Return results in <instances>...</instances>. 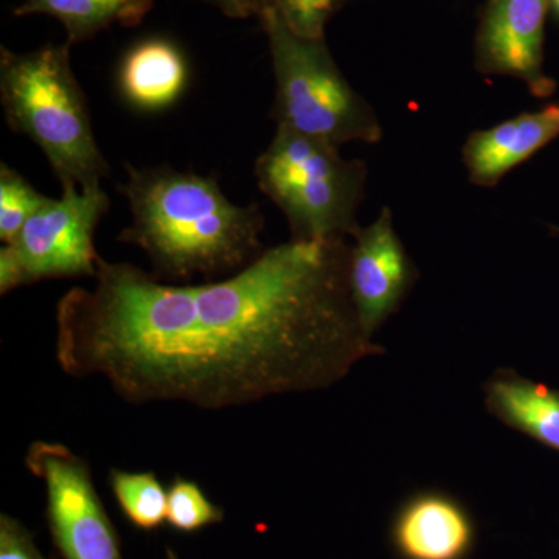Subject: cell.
<instances>
[{
	"label": "cell",
	"instance_id": "1",
	"mask_svg": "<svg viewBox=\"0 0 559 559\" xmlns=\"http://www.w3.org/2000/svg\"><path fill=\"white\" fill-rule=\"evenodd\" d=\"M348 260L345 238L289 240L229 277L175 286L100 257L94 286L58 301V364L131 404L223 411L329 389L382 353L356 314Z\"/></svg>",
	"mask_w": 559,
	"mask_h": 559
},
{
	"label": "cell",
	"instance_id": "2",
	"mask_svg": "<svg viewBox=\"0 0 559 559\" xmlns=\"http://www.w3.org/2000/svg\"><path fill=\"white\" fill-rule=\"evenodd\" d=\"M117 190L132 218L119 240L138 246L164 277L240 271L264 250L260 205L234 204L213 176L127 165Z\"/></svg>",
	"mask_w": 559,
	"mask_h": 559
},
{
	"label": "cell",
	"instance_id": "3",
	"mask_svg": "<svg viewBox=\"0 0 559 559\" xmlns=\"http://www.w3.org/2000/svg\"><path fill=\"white\" fill-rule=\"evenodd\" d=\"M70 47L47 44L25 53L2 47L0 103L11 130L43 151L61 187L86 189L108 178L110 168L95 140Z\"/></svg>",
	"mask_w": 559,
	"mask_h": 559
},
{
	"label": "cell",
	"instance_id": "4",
	"mask_svg": "<svg viewBox=\"0 0 559 559\" xmlns=\"http://www.w3.org/2000/svg\"><path fill=\"white\" fill-rule=\"evenodd\" d=\"M260 190L288 219L290 240L355 238L369 170L340 146L278 127L255 162Z\"/></svg>",
	"mask_w": 559,
	"mask_h": 559
},
{
	"label": "cell",
	"instance_id": "5",
	"mask_svg": "<svg viewBox=\"0 0 559 559\" xmlns=\"http://www.w3.org/2000/svg\"><path fill=\"white\" fill-rule=\"evenodd\" d=\"M274 69V117L278 127L333 145L382 139L380 117L353 90L337 68L325 39L296 35L274 7L259 17Z\"/></svg>",
	"mask_w": 559,
	"mask_h": 559
},
{
	"label": "cell",
	"instance_id": "6",
	"mask_svg": "<svg viewBox=\"0 0 559 559\" xmlns=\"http://www.w3.org/2000/svg\"><path fill=\"white\" fill-rule=\"evenodd\" d=\"M25 465L46 488V520L62 559H124L90 466L55 441H35Z\"/></svg>",
	"mask_w": 559,
	"mask_h": 559
},
{
	"label": "cell",
	"instance_id": "7",
	"mask_svg": "<svg viewBox=\"0 0 559 559\" xmlns=\"http://www.w3.org/2000/svg\"><path fill=\"white\" fill-rule=\"evenodd\" d=\"M109 197L98 186L62 187L61 198H47L7 242L20 257L28 285L49 278L94 277L100 255L95 229L109 210Z\"/></svg>",
	"mask_w": 559,
	"mask_h": 559
},
{
	"label": "cell",
	"instance_id": "8",
	"mask_svg": "<svg viewBox=\"0 0 559 559\" xmlns=\"http://www.w3.org/2000/svg\"><path fill=\"white\" fill-rule=\"evenodd\" d=\"M550 0H485L474 64L487 76L522 81L536 98H549L557 83L544 70V40Z\"/></svg>",
	"mask_w": 559,
	"mask_h": 559
},
{
	"label": "cell",
	"instance_id": "9",
	"mask_svg": "<svg viewBox=\"0 0 559 559\" xmlns=\"http://www.w3.org/2000/svg\"><path fill=\"white\" fill-rule=\"evenodd\" d=\"M417 278V267L396 234L392 210L382 207L349 246V294L367 336L373 337L400 310Z\"/></svg>",
	"mask_w": 559,
	"mask_h": 559
},
{
	"label": "cell",
	"instance_id": "10",
	"mask_svg": "<svg viewBox=\"0 0 559 559\" xmlns=\"http://www.w3.org/2000/svg\"><path fill=\"white\" fill-rule=\"evenodd\" d=\"M559 138V103L471 132L462 159L469 182L481 189L498 187L514 168Z\"/></svg>",
	"mask_w": 559,
	"mask_h": 559
},
{
	"label": "cell",
	"instance_id": "11",
	"mask_svg": "<svg viewBox=\"0 0 559 559\" xmlns=\"http://www.w3.org/2000/svg\"><path fill=\"white\" fill-rule=\"evenodd\" d=\"M393 540L406 559H462L473 543V524L457 500L419 492L400 510Z\"/></svg>",
	"mask_w": 559,
	"mask_h": 559
},
{
	"label": "cell",
	"instance_id": "12",
	"mask_svg": "<svg viewBox=\"0 0 559 559\" xmlns=\"http://www.w3.org/2000/svg\"><path fill=\"white\" fill-rule=\"evenodd\" d=\"M117 81L131 108L159 112L175 105L186 91L189 62L175 40L150 36L124 53Z\"/></svg>",
	"mask_w": 559,
	"mask_h": 559
},
{
	"label": "cell",
	"instance_id": "13",
	"mask_svg": "<svg viewBox=\"0 0 559 559\" xmlns=\"http://www.w3.org/2000/svg\"><path fill=\"white\" fill-rule=\"evenodd\" d=\"M484 395L489 414L502 425L559 452V390L502 369L485 382Z\"/></svg>",
	"mask_w": 559,
	"mask_h": 559
},
{
	"label": "cell",
	"instance_id": "14",
	"mask_svg": "<svg viewBox=\"0 0 559 559\" xmlns=\"http://www.w3.org/2000/svg\"><path fill=\"white\" fill-rule=\"evenodd\" d=\"M154 0H24L13 14L16 17L44 14L60 21L68 44L83 43L112 27H135L153 9Z\"/></svg>",
	"mask_w": 559,
	"mask_h": 559
},
{
	"label": "cell",
	"instance_id": "15",
	"mask_svg": "<svg viewBox=\"0 0 559 559\" xmlns=\"http://www.w3.org/2000/svg\"><path fill=\"white\" fill-rule=\"evenodd\" d=\"M109 485L121 513L142 532H156L167 522L168 489L151 471L112 469Z\"/></svg>",
	"mask_w": 559,
	"mask_h": 559
},
{
	"label": "cell",
	"instance_id": "16",
	"mask_svg": "<svg viewBox=\"0 0 559 559\" xmlns=\"http://www.w3.org/2000/svg\"><path fill=\"white\" fill-rule=\"evenodd\" d=\"M226 518L223 507L209 499L197 481L176 477L168 488L167 524L179 533L201 532Z\"/></svg>",
	"mask_w": 559,
	"mask_h": 559
},
{
	"label": "cell",
	"instance_id": "17",
	"mask_svg": "<svg viewBox=\"0 0 559 559\" xmlns=\"http://www.w3.org/2000/svg\"><path fill=\"white\" fill-rule=\"evenodd\" d=\"M47 198L5 162L0 164V240L3 245L17 237Z\"/></svg>",
	"mask_w": 559,
	"mask_h": 559
},
{
	"label": "cell",
	"instance_id": "18",
	"mask_svg": "<svg viewBox=\"0 0 559 559\" xmlns=\"http://www.w3.org/2000/svg\"><path fill=\"white\" fill-rule=\"evenodd\" d=\"M283 22L301 38L325 39L331 17L344 5V0H271Z\"/></svg>",
	"mask_w": 559,
	"mask_h": 559
},
{
	"label": "cell",
	"instance_id": "19",
	"mask_svg": "<svg viewBox=\"0 0 559 559\" xmlns=\"http://www.w3.org/2000/svg\"><path fill=\"white\" fill-rule=\"evenodd\" d=\"M0 559H47L35 543V535L16 518L0 514Z\"/></svg>",
	"mask_w": 559,
	"mask_h": 559
},
{
	"label": "cell",
	"instance_id": "20",
	"mask_svg": "<svg viewBox=\"0 0 559 559\" xmlns=\"http://www.w3.org/2000/svg\"><path fill=\"white\" fill-rule=\"evenodd\" d=\"M28 285L27 275L20 257L10 245L0 248V294L5 296L10 290Z\"/></svg>",
	"mask_w": 559,
	"mask_h": 559
},
{
	"label": "cell",
	"instance_id": "21",
	"mask_svg": "<svg viewBox=\"0 0 559 559\" xmlns=\"http://www.w3.org/2000/svg\"><path fill=\"white\" fill-rule=\"evenodd\" d=\"M231 20H248L263 13L271 0H205Z\"/></svg>",
	"mask_w": 559,
	"mask_h": 559
},
{
	"label": "cell",
	"instance_id": "22",
	"mask_svg": "<svg viewBox=\"0 0 559 559\" xmlns=\"http://www.w3.org/2000/svg\"><path fill=\"white\" fill-rule=\"evenodd\" d=\"M165 559H180L178 551L171 549V547H167L165 549Z\"/></svg>",
	"mask_w": 559,
	"mask_h": 559
},
{
	"label": "cell",
	"instance_id": "23",
	"mask_svg": "<svg viewBox=\"0 0 559 559\" xmlns=\"http://www.w3.org/2000/svg\"><path fill=\"white\" fill-rule=\"evenodd\" d=\"M551 2V10L555 11V13L559 16V0H550Z\"/></svg>",
	"mask_w": 559,
	"mask_h": 559
},
{
	"label": "cell",
	"instance_id": "24",
	"mask_svg": "<svg viewBox=\"0 0 559 559\" xmlns=\"http://www.w3.org/2000/svg\"><path fill=\"white\" fill-rule=\"evenodd\" d=\"M554 231H557V234H559V229H557V227H554Z\"/></svg>",
	"mask_w": 559,
	"mask_h": 559
}]
</instances>
